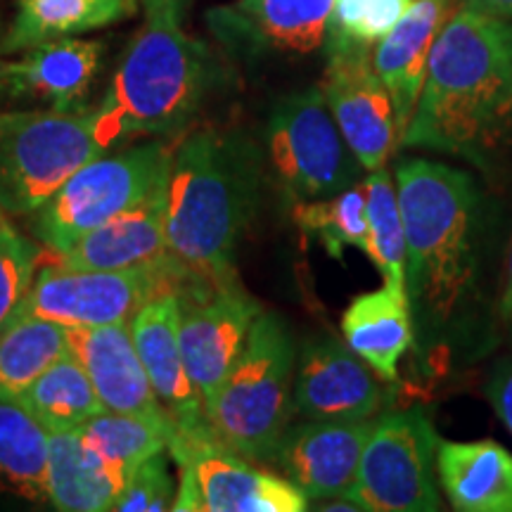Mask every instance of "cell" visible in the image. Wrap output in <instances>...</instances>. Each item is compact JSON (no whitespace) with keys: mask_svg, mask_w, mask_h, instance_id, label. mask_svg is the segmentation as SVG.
Returning a JSON list of instances; mask_svg holds the SVG:
<instances>
[{"mask_svg":"<svg viewBox=\"0 0 512 512\" xmlns=\"http://www.w3.org/2000/svg\"><path fill=\"white\" fill-rule=\"evenodd\" d=\"M67 347L91 377L105 411L169 415L152 389L140 361L131 325H76L67 328Z\"/></svg>","mask_w":512,"mask_h":512,"instance_id":"e0dca14e","label":"cell"},{"mask_svg":"<svg viewBox=\"0 0 512 512\" xmlns=\"http://www.w3.org/2000/svg\"><path fill=\"white\" fill-rule=\"evenodd\" d=\"M140 0H19L3 53H24L41 43L72 38L133 17Z\"/></svg>","mask_w":512,"mask_h":512,"instance_id":"d4e9b609","label":"cell"},{"mask_svg":"<svg viewBox=\"0 0 512 512\" xmlns=\"http://www.w3.org/2000/svg\"><path fill=\"white\" fill-rule=\"evenodd\" d=\"M458 8H472L479 12H486L491 17L508 19L512 17V0H451Z\"/></svg>","mask_w":512,"mask_h":512,"instance_id":"d590c367","label":"cell"},{"mask_svg":"<svg viewBox=\"0 0 512 512\" xmlns=\"http://www.w3.org/2000/svg\"><path fill=\"white\" fill-rule=\"evenodd\" d=\"M328 53L320 91L363 169H380L399 140L392 95L375 72L370 46L328 43Z\"/></svg>","mask_w":512,"mask_h":512,"instance_id":"4fadbf2b","label":"cell"},{"mask_svg":"<svg viewBox=\"0 0 512 512\" xmlns=\"http://www.w3.org/2000/svg\"><path fill=\"white\" fill-rule=\"evenodd\" d=\"M347 347L387 382L399 380V363L413 344V306L406 290L384 285L349 304L342 316Z\"/></svg>","mask_w":512,"mask_h":512,"instance_id":"cb8c5ba5","label":"cell"},{"mask_svg":"<svg viewBox=\"0 0 512 512\" xmlns=\"http://www.w3.org/2000/svg\"><path fill=\"white\" fill-rule=\"evenodd\" d=\"M297 349L278 313L261 311L245 349L207 403L211 432L249 463H273L294 415Z\"/></svg>","mask_w":512,"mask_h":512,"instance_id":"5b68a950","label":"cell"},{"mask_svg":"<svg viewBox=\"0 0 512 512\" xmlns=\"http://www.w3.org/2000/svg\"><path fill=\"white\" fill-rule=\"evenodd\" d=\"M169 456L178 467V512H302L306 498L285 477L261 470L256 463L223 446L214 434H174Z\"/></svg>","mask_w":512,"mask_h":512,"instance_id":"8fae6325","label":"cell"},{"mask_svg":"<svg viewBox=\"0 0 512 512\" xmlns=\"http://www.w3.org/2000/svg\"><path fill=\"white\" fill-rule=\"evenodd\" d=\"M366 202L370 235L366 254L384 275V285L406 290V230H403L399 195L384 166L370 171L366 178Z\"/></svg>","mask_w":512,"mask_h":512,"instance_id":"4dcf8cb0","label":"cell"},{"mask_svg":"<svg viewBox=\"0 0 512 512\" xmlns=\"http://www.w3.org/2000/svg\"><path fill=\"white\" fill-rule=\"evenodd\" d=\"M437 475L453 510L512 512V453L496 441L439 439Z\"/></svg>","mask_w":512,"mask_h":512,"instance_id":"7402d4cb","label":"cell"},{"mask_svg":"<svg viewBox=\"0 0 512 512\" xmlns=\"http://www.w3.org/2000/svg\"><path fill=\"white\" fill-rule=\"evenodd\" d=\"M292 219L304 238L320 242L332 259H342L349 247L368 252L366 181L323 200L297 202Z\"/></svg>","mask_w":512,"mask_h":512,"instance_id":"f546056e","label":"cell"},{"mask_svg":"<svg viewBox=\"0 0 512 512\" xmlns=\"http://www.w3.org/2000/svg\"><path fill=\"white\" fill-rule=\"evenodd\" d=\"M403 230L406 290L413 309L432 328L451 325L475 292L482 204L467 171L406 159L396 166Z\"/></svg>","mask_w":512,"mask_h":512,"instance_id":"3957f363","label":"cell"},{"mask_svg":"<svg viewBox=\"0 0 512 512\" xmlns=\"http://www.w3.org/2000/svg\"><path fill=\"white\" fill-rule=\"evenodd\" d=\"M79 432L102 458L133 475V470L147 458L169 451L174 439V422L169 415L102 411Z\"/></svg>","mask_w":512,"mask_h":512,"instance_id":"f1b7e54d","label":"cell"},{"mask_svg":"<svg viewBox=\"0 0 512 512\" xmlns=\"http://www.w3.org/2000/svg\"><path fill=\"white\" fill-rule=\"evenodd\" d=\"M373 420H306L290 425L273 465L309 503L351 496Z\"/></svg>","mask_w":512,"mask_h":512,"instance_id":"9a60e30c","label":"cell"},{"mask_svg":"<svg viewBox=\"0 0 512 512\" xmlns=\"http://www.w3.org/2000/svg\"><path fill=\"white\" fill-rule=\"evenodd\" d=\"M176 299L178 342L185 368L207 406L238 361L254 320L264 309L242 287L238 275L228 280L185 275Z\"/></svg>","mask_w":512,"mask_h":512,"instance_id":"7c38bea8","label":"cell"},{"mask_svg":"<svg viewBox=\"0 0 512 512\" xmlns=\"http://www.w3.org/2000/svg\"><path fill=\"white\" fill-rule=\"evenodd\" d=\"M437 448L439 434L420 408L375 415L349 498L363 512L441 510Z\"/></svg>","mask_w":512,"mask_h":512,"instance_id":"9c48e42d","label":"cell"},{"mask_svg":"<svg viewBox=\"0 0 512 512\" xmlns=\"http://www.w3.org/2000/svg\"><path fill=\"white\" fill-rule=\"evenodd\" d=\"M294 413L306 420H373L392 403L387 380L335 337H313L294 363Z\"/></svg>","mask_w":512,"mask_h":512,"instance_id":"5bb4252c","label":"cell"},{"mask_svg":"<svg viewBox=\"0 0 512 512\" xmlns=\"http://www.w3.org/2000/svg\"><path fill=\"white\" fill-rule=\"evenodd\" d=\"M501 316L512 323V247L508 254V266H505V285L501 294Z\"/></svg>","mask_w":512,"mask_h":512,"instance_id":"8d00e7d4","label":"cell"},{"mask_svg":"<svg viewBox=\"0 0 512 512\" xmlns=\"http://www.w3.org/2000/svg\"><path fill=\"white\" fill-rule=\"evenodd\" d=\"M335 0H238L211 12V27L223 38L252 48L306 55L328 36Z\"/></svg>","mask_w":512,"mask_h":512,"instance_id":"d6986e66","label":"cell"},{"mask_svg":"<svg viewBox=\"0 0 512 512\" xmlns=\"http://www.w3.org/2000/svg\"><path fill=\"white\" fill-rule=\"evenodd\" d=\"M19 401L48 432L81 430L88 420L105 411L91 377L72 354L55 361Z\"/></svg>","mask_w":512,"mask_h":512,"instance_id":"83f0119b","label":"cell"},{"mask_svg":"<svg viewBox=\"0 0 512 512\" xmlns=\"http://www.w3.org/2000/svg\"><path fill=\"white\" fill-rule=\"evenodd\" d=\"M128 325L152 389L174 422V434H185V437L214 434L207 418V406L192 384L181 354L176 290L159 292L147 299Z\"/></svg>","mask_w":512,"mask_h":512,"instance_id":"2e32d148","label":"cell"},{"mask_svg":"<svg viewBox=\"0 0 512 512\" xmlns=\"http://www.w3.org/2000/svg\"><path fill=\"white\" fill-rule=\"evenodd\" d=\"M145 22L121 57L110 91L95 110L102 138H174L190 126L209 91L211 62L183 29L188 0H140Z\"/></svg>","mask_w":512,"mask_h":512,"instance_id":"277c9868","label":"cell"},{"mask_svg":"<svg viewBox=\"0 0 512 512\" xmlns=\"http://www.w3.org/2000/svg\"><path fill=\"white\" fill-rule=\"evenodd\" d=\"M259 150L216 128L174 145L166 183V247L185 275L235 278L238 245L259 200Z\"/></svg>","mask_w":512,"mask_h":512,"instance_id":"7a4b0ae2","label":"cell"},{"mask_svg":"<svg viewBox=\"0 0 512 512\" xmlns=\"http://www.w3.org/2000/svg\"><path fill=\"white\" fill-rule=\"evenodd\" d=\"M401 143L486 166L512 145V24L458 8L434 38Z\"/></svg>","mask_w":512,"mask_h":512,"instance_id":"6da1fadb","label":"cell"},{"mask_svg":"<svg viewBox=\"0 0 512 512\" xmlns=\"http://www.w3.org/2000/svg\"><path fill=\"white\" fill-rule=\"evenodd\" d=\"M50 432L15 396L0 394V486L48 501Z\"/></svg>","mask_w":512,"mask_h":512,"instance_id":"484cf974","label":"cell"},{"mask_svg":"<svg viewBox=\"0 0 512 512\" xmlns=\"http://www.w3.org/2000/svg\"><path fill=\"white\" fill-rule=\"evenodd\" d=\"M171 152L174 145L152 140L81 166L53 197L31 211V235L53 254L64 252L88 230L136 207L169 181Z\"/></svg>","mask_w":512,"mask_h":512,"instance_id":"52a82bcc","label":"cell"},{"mask_svg":"<svg viewBox=\"0 0 512 512\" xmlns=\"http://www.w3.org/2000/svg\"><path fill=\"white\" fill-rule=\"evenodd\" d=\"M185 271L174 259L126 271H86L62 264L38 266L34 283L17 313L76 325L131 323L136 311L159 292L178 290Z\"/></svg>","mask_w":512,"mask_h":512,"instance_id":"30bf717a","label":"cell"},{"mask_svg":"<svg viewBox=\"0 0 512 512\" xmlns=\"http://www.w3.org/2000/svg\"><path fill=\"white\" fill-rule=\"evenodd\" d=\"M413 0H335L328 24V43L373 46L406 15Z\"/></svg>","mask_w":512,"mask_h":512,"instance_id":"d6a6232c","label":"cell"},{"mask_svg":"<svg viewBox=\"0 0 512 512\" xmlns=\"http://www.w3.org/2000/svg\"><path fill=\"white\" fill-rule=\"evenodd\" d=\"M67 354L64 325L31 313H17L0 328V394L19 399Z\"/></svg>","mask_w":512,"mask_h":512,"instance_id":"4316f807","label":"cell"},{"mask_svg":"<svg viewBox=\"0 0 512 512\" xmlns=\"http://www.w3.org/2000/svg\"><path fill=\"white\" fill-rule=\"evenodd\" d=\"M22 60L0 64V88L12 98L41 100L53 110H79L100 69L102 43L60 38L24 50Z\"/></svg>","mask_w":512,"mask_h":512,"instance_id":"44dd1931","label":"cell"},{"mask_svg":"<svg viewBox=\"0 0 512 512\" xmlns=\"http://www.w3.org/2000/svg\"><path fill=\"white\" fill-rule=\"evenodd\" d=\"M166 183L152 190L136 207L121 211L102 226L88 230L69 249L53 254V261L86 271H126L169 259Z\"/></svg>","mask_w":512,"mask_h":512,"instance_id":"ac0fdd59","label":"cell"},{"mask_svg":"<svg viewBox=\"0 0 512 512\" xmlns=\"http://www.w3.org/2000/svg\"><path fill=\"white\" fill-rule=\"evenodd\" d=\"M169 451L147 458L133 470L126 489L121 491L114 512H164L174 510L178 484L169 472Z\"/></svg>","mask_w":512,"mask_h":512,"instance_id":"836d02e7","label":"cell"},{"mask_svg":"<svg viewBox=\"0 0 512 512\" xmlns=\"http://www.w3.org/2000/svg\"><path fill=\"white\" fill-rule=\"evenodd\" d=\"M268 164L290 200L332 197L361 183L363 166L339 133L320 88L287 95L266 128Z\"/></svg>","mask_w":512,"mask_h":512,"instance_id":"ba28073f","label":"cell"},{"mask_svg":"<svg viewBox=\"0 0 512 512\" xmlns=\"http://www.w3.org/2000/svg\"><path fill=\"white\" fill-rule=\"evenodd\" d=\"M38 264L41 249L36 242L24 238L0 209V328L17 316L34 283Z\"/></svg>","mask_w":512,"mask_h":512,"instance_id":"1f68e13d","label":"cell"},{"mask_svg":"<svg viewBox=\"0 0 512 512\" xmlns=\"http://www.w3.org/2000/svg\"><path fill=\"white\" fill-rule=\"evenodd\" d=\"M131 475L86 444L79 430L50 432L48 503L62 512L114 510Z\"/></svg>","mask_w":512,"mask_h":512,"instance_id":"603a6c76","label":"cell"},{"mask_svg":"<svg viewBox=\"0 0 512 512\" xmlns=\"http://www.w3.org/2000/svg\"><path fill=\"white\" fill-rule=\"evenodd\" d=\"M489 399L503 425L512 432V366L501 370L489 387Z\"/></svg>","mask_w":512,"mask_h":512,"instance_id":"e575fe53","label":"cell"},{"mask_svg":"<svg viewBox=\"0 0 512 512\" xmlns=\"http://www.w3.org/2000/svg\"><path fill=\"white\" fill-rule=\"evenodd\" d=\"M451 15V0H413L406 15L377 41L373 67L392 95L399 140L425 86L434 38Z\"/></svg>","mask_w":512,"mask_h":512,"instance_id":"ffe728a7","label":"cell"},{"mask_svg":"<svg viewBox=\"0 0 512 512\" xmlns=\"http://www.w3.org/2000/svg\"><path fill=\"white\" fill-rule=\"evenodd\" d=\"M107 150L93 107L0 112V209L29 216Z\"/></svg>","mask_w":512,"mask_h":512,"instance_id":"8992f818","label":"cell"}]
</instances>
